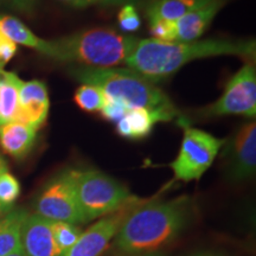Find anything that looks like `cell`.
<instances>
[{
	"label": "cell",
	"instance_id": "ba28073f",
	"mask_svg": "<svg viewBox=\"0 0 256 256\" xmlns=\"http://www.w3.org/2000/svg\"><path fill=\"white\" fill-rule=\"evenodd\" d=\"M206 116L243 115L254 119L256 114V72L248 63L226 83L223 95L204 110Z\"/></svg>",
	"mask_w": 256,
	"mask_h": 256
},
{
	"label": "cell",
	"instance_id": "3957f363",
	"mask_svg": "<svg viewBox=\"0 0 256 256\" xmlns=\"http://www.w3.org/2000/svg\"><path fill=\"white\" fill-rule=\"evenodd\" d=\"M74 78L82 84L100 88L107 98H118L130 108H145L162 116L164 121L178 115L176 106L162 89L132 69L76 66L69 69Z\"/></svg>",
	"mask_w": 256,
	"mask_h": 256
},
{
	"label": "cell",
	"instance_id": "9a60e30c",
	"mask_svg": "<svg viewBox=\"0 0 256 256\" xmlns=\"http://www.w3.org/2000/svg\"><path fill=\"white\" fill-rule=\"evenodd\" d=\"M164 119L158 113L145 108H130L122 119L116 122V132L126 139L140 140L148 136L154 124Z\"/></svg>",
	"mask_w": 256,
	"mask_h": 256
},
{
	"label": "cell",
	"instance_id": "9c48e42d",
	"mask_svg": "<svg viewBox=\"0 0 256 256\" xmlns=\"http://www.w3.org/2000/svg\"><path fill=\"white\" fill-rule=\"evenodd\" d=\"M133 206V204H132ZM132 206L116 211L92 224L82 232L78 241L64 252L62 256H100L110 244V241L115 238L116 232Z\"/></svg>",
	"mask_w": 256,
	"mask_h": 256
},
{
	"label": "cell",
	"instance_id": "44dd1931",
	"mask_svg": "<svg viewBox=\"0 0 256 256\" xmlns=\"http://www.w3.org/2000/svg\"><path fill=\"white\" fill-rule=\"evenodd\" d=\"M51 229L62 254L78 241L83 232L78 226L66 222H51Z\"/></svg>",
	"mask_w": 256,
	"mask_h": 256
},
{
	"label": "cell",
	"instance_id": "cb8c5ba5",
	"mask_svg": "<svg viewBox=\"0 0 256 256\" xmlns=\"http://www.w3.org/2000/svg\"><path fill=\"white\" fill-rule=\"evenodd\" d=\"M118 22L124 32H136L142 26V19L134 5L122 6L118 16Z\"/></svg>",
	"mask_w": 256,
	"mask_h": 256
},
{
	"label": "cell",
	"instance_id": "4dcf8cb0",
	"mask_svg": "<svg viewBox=\"0 0 256 256\" xmlns=\"http://www.w3.org/2000/svg\"><path fill=\"white\" fill-rule=\"evenodd\" d=\"M6 171H8V162H5V159L0 154V174H4Z\"/></svg>",
	"mask_w": 256,
	"mask_h": 256
},
{
	"label": "cell",
	"instance_id": "6da1fadb",
	"mask_svg": "<svg viewBox=\"0 0 256 256\" xmlns=\"http://www.w3.org/2000/svg\"><path fill=\"white\" fill-rule=\"evenodd\" d=\"M254 40H210L194 42H162L154 38L139 40L124 63L152 83L162 81L191 60L216 56L255 58Z\"/></svg>",
	"mask_w": 256,
	"mask_h": 256
},
{
	"label": "cell",
	"instance_id": "d4e9b609",
	"mask_svg": "<svg viewBox=\"0 0 256 256\" xmlns=\"http://www.w3.org/2000/svg\"><path fill=\"white\" fill-rule=\"evenodd\" d=\"M128 110H130V107L124 102L118 100V98H107L106 96L104 104L100 112L106 120L118 122L127 114Z\"/></svg>",
	"mask_w": 256,
	"mask_h": 256
},
{
	"label": "cell",
	"instance_id": "836d02e7",
	"mask_svg": "<svg viewBox=\"0 0 256 256\" xmlns=\"http://www.w3.org/2000/svg\"><path fill=\"white\" fill-rule=\"evenodd\" d=\"M6 8H10L5 2V0H0V11H2V10H6Z\"/></svg>",
	"mask_w": 256,
	"mask_h": 256
},
{
	"label": "cell",
	"instance_id": "83f0119b",
	"mask_svg": "<svg viewBox=\"0 0 256 256\" xmlns=\"http://www.w3.org/2000/svg\"><path fill=\"white\" fill-rule=\"evenodd\" d=\"M144 2V0H94L95 4H101L104 6H120V5H134L136 2Z\"/></svg>",
	"mask_w": 256,
	"mask_h": 256
},
{
	"label": "cell",
	"instance_id": "8fae6325",
	"mask_svg": "<svg viewBox=\"0 0 256 256\" xmlns=\"http://www.w3.org/2000/svg\"><path fill=\"white\" fill-rule=\"evenodd\" d=\"M50 101L43 81L32 80L22 83L18 92V121L38 130L46 124Z\"/></svg>",
	"mask_w": 256,
	"mask_h": 256
},
{
	"label": "cell",
	"instance_id": "f1b7e54d",
	"mask_svg": "<svg viewBox=\"0 0 256 256\" xmlns=\"http://www.w3.org/2000/svg\"><path fill=\"white\" fill-rule=\"evenodd\" d=\"M60 2H62L69 6H72L75 8H84L89 5L95 4L94 0H60Z\"/></svg>",
	"mask_w": 256,
	"mask_h": 256
},
{
	"label": "cell",
	"instance_id": "f546056e",
	"mask_svg": "<svg viewBox=\"0 0 256 256\" xmlns=\"http://www.w3.org/2000/svg\"><path fill=\"white\" fill-rule=\"evenodd\" d=\"M128 256H164L158 252H139V254H128Z\"/></svg>",
	"mask_w": 256,
	"mask_h": 256
},
{
	"label": "cell",
	"instance_id": "7c38bea8",
	"mask_svg": "<svg viewBox=\"0 0 256 256\" xmlns=\"http://www.w3.org/2000/svg\"><path fill=\"white\" fill-rule=\"evenodd\" d=\"M22 250L26 256H62L51 229V220L36 215L25 217L20 235Z\"/></svg>",
	"mask_w": 256,
	"mask_h": 256
},
{
	"label": "cell",
	"instance_id": "277c9868",
	"mask_svg": "<svg viewBox=\"0 0 256 256\" xmlns=\"http://www.w3.org/2000/svg\"><path fill=\"white\" fill-rule=\"evenodd\" d=\"M136 37L124 36L107 28H96L49 40L50 58L81 63L94 68H113L124 63L136 49Z\"/></svg>",
	"mask_w": 256,
	"mask_h": 256
},
{
	"label": "cell",
	"instance_id": "603a6c76",
	"mask_svg": "<svg viewBox=\"0 0 256 256\" xmlns=\"http://www.w3.org/2000/svg\"><path fill=\"white\" fill-rule=\"evenodd\" d=\"M150 31L154 40L162 42H177V28L176 22L156 19L150 22Z\"/></svg>",
	"mask_w": 256,
	"mask_h": 256
},
{
	"label": "cell",
	"instance_id": "1f68e13d",
	"mask_svg": "<svg viewBox=\"0 0 256 256\" xmlns=\"http://www.w3.org/2000/svg\"><path fill=\"white\" fill-rule=\"evenodd\" d=\"M12 209H14V208H12ZM12 209H6V208H4V206H0V218H2V216H5L6 214H8V211H10V210H12Z\"/></svg>",
	"mask_w": 256,
	"mask_h": 256
},
{
	"label": "cell",
	"instance_id": "ffe728a7",
	"mask_svg": "<svg viewBox=\"0 0 256 256\" xmlns=\"http://www.w3.org/2000/svg\"><path fill=\"white\" fill-rule=\"evenodd\" d=\"M74 98L81 110L88 113H95V112H100L104 107L106 95L100 88L95 86L81 84L76 89Z\"/></svg>",
	"mask_w": 256,
	"mask_h": 256
},
{
	"label": "cell",
	"instance_id": "d6986e66",
	"mask_svg": "<svg viewBox=\"0 0 256 256\" xmlns=\"http://www.w3.org/2000/svg\"><path fill=\"white\" fill-rule=\"evenodd\" d=\"M200 0H152L146 14L150 22L156 19L177 22L196 6Z\"/></svg>",
	"mask_w": 256,
	"mask_h": 256
},
{
	"label": "cell",
	"instance_id": "52a82bcc",
	"mask_svg": "<svg viewBox=\"0 0 256 256\" xmlns=\"http://www.w3.org/2000/svg\"><path fill=\"white\" fill-rule=\"evenodd\" d=\"M36 215L51 222L84 224L76 194L75 170H66L48 183L34 202Z\"/></svg>",
	"mask_w": 256,
	"mask_h": 256
},
{
	"label": "cell",
	"instance_id": "484cf974",
	"mask_svg": "<svg viewBox=\"0 0 256 256\" xmlns=\"http://www.w3.org/2000/svg\"><path fill=\"white\" fill-rule=\"evenodd\" d=\"M17 51V44L10 40L0 32V66L4 68V66H6L16 56Z\"/></svg>",
	"mask_w": 256,
	"mask_h": 256
},
{
	"label": "cell",
	"instance_id": "d6a6232c",
	"mask_svg": "<svg viewBox=\"0 0 256 256\" xmlns=\"http://www.w3.org/2000/svg\"><path fill=\"white\" fill-rule=\"evenodd\" d=\"M6 256H26V255L24 254V252L22 250V249H19V250L14 252H11V254H8V255H6Z\"/></svg>",
	"mask_w": 256,
	"mask_h": 256
},
{
	"label": "cell",
	"instance_id": "ac0fdd59",
	"mask_svg": "<svg viewBox=\"0 0 256 256\" xmlns=\"http://www.w3.org/2000/svg\"><path fill=\"white\" fill-rule=\"evenodd\" d=\"M22 81L14 72L0 70V114L2 124L18 121V92Z\"/></svg>",
	"mask_w": 256,
	"mask_h": 256
},
{
	"label": "cell",
	"instance_id": "7a4b0ae2",
	"mask_svg": "<svg viewBox=\"0 0 256 256\" xmlns=\"http://www.w3.org/2000/svg\"><path fill=\"white\" fill-rule=\"evenodd\" d=\"M188 218L186 197L151 202L128 211L115 235V246L126 254L156 252L180 235Z\"/></svg>",
	"mask_w": 256,
	"mask_h": 256
},
{
	"label": "cell",
	"instance_id": "4fadbf2b",
	"mask_svg": "<svg viewBox=\"0 0 256 256\" xmlns=\"http://www.w3.org/2000/svg\"><path fill=\"white\" fill-rule=\"evenodd\" d=\"M228 0H200L186 14L176 22L177 42L197 40Z\"/></svg>",
	"mask_w": 256,
	"mask_h": 256
},
{
	"label": "cell",
	"instance_id": "8992f818",
	"mask_svg": "<svg viewBox=\"0 0 256 256\" xmlns=\"http://www.w3.org/2000/svg\"><path fill=\"white\" fill-rule=\"evenodd\" d=\"M226 140L198 128L184 126L180 150L170 168L174 178L182 182L198 180L210 168Z\"/></svg>",
	"mask_w": 256,
	"mask_h": 256
},
{
	"label": "cell",
	"instance_id": "e575fe53",
	"mask_svg": "<svg viewBox=\"0 0 256 256\" xmlns=\"http://www.w3.org/2000/svg\"><path fill=\"white\" fill-rule=\"evenodd\" d=\"M0 124H2V114H0Z\"/></svg>",
	"mask_w": 256,
	"mask_h": 256
},
{
	"label": "cell",
	"instance_id": "4316f807",
	"mask_svg": "<svg viewBox=\"0 0 256 256\" xmlns=\"http://www.w3.org/2000/svg\"><path fill=\"white\" fill-rule=\"evenodd\" d=\"M10 8H14L20 14L32 16L36 11L38 0H5Z\"/></svg>",
	"mask_w": 256,
	"mask_h": 256
},
{
	"label": "cell",
	"instance_id": "30bf717a",
	"mask_svg": "<svg viewBox=\"0 0 256 256\" xmlns=\"http://www.w3.org/2000/svg\"><path fill=\"white\" fill-rule=\"evenodd\" d=\"M229 174L232 180L252 178L256 168V124H243L228 147Z\"/></svg>",
	"mask_w": 256,
	"mask_h": 256
},
{
	"label": "cell",
	"instance_id": "e0dca14e",
	"mask_svg": "<svg viewBox=\"0 0 256 256\" xmlns=\"http://www.w3.org/2000/svg\"><path fill=\"white\" fill-rule=\"evenodd\" d=\"M26 216V210L12 209L0 218V256L22 249V226Z\"/></svg>",
	"mask_w": 256,
	"mask_h": 256
},
{
	"label": "cell",
	"instance_id": "7402d4cb",
	"mask_svg": "<svg viewBox=\"0 0 256 256\" xmlns=\"http://www.w3.org/2000/svg\"><path fill=\"white\" fill-rule=\"evenodd\" d=\"M20 194V184L8 171L0 174V206L12 209Z\"/></svg>",
	"mask_w": 256,
	"mask_h": 256
},
{
	"label": "cell",
	"instance_id": "2e32d148",
	"mask_svg": "<svg viewBox=\"0 0 256 256\" xmlns=\"http://www.w3.org/2000/svg\"><path fill=\"white\" fill-rule=\"evenodd\" d=\"M0 32L14 44L34 49L42 55L49 56V40H42L17 17L10 14H0Z\"/></svg>",
	"mask_w": 256,
	"mask_h": 256
},
{
	"label": "cell",
	"instance_id": "5bb4252c",
	"mask_svg": "<svg viewBox=\"0 0 256 256\" xmlns=\"http://www.w3.org/2000/svg\"><path fill=\"white\" fill-rule=\"evenodd\" d=\"M37 130L23 122L0 124V147L14 159L26 156L36 142Z\"/></svg>",
	"mask_w": 256,
	"mask_h": 256
},
{
	"label": "cell",
	"instance_id": "5b68a950",
	"mask_svg": "<svg viewBox=\"0 0 256 256\" xmlns=\"http://www.w3.org/2000/svg\"><path fill=\"white\" fill-rule=\"evenodd\" d=\"M75 182L86 222L112 215L138 200L122 184L98 170H75Z\"/></svg>",
	"mask_w": 256,
	"mask_h": 256
}]
</instances>
